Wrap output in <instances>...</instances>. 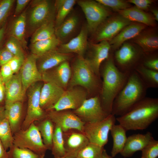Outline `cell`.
Here are the masks:
<instances>
[{
  "label": "cell",
  "mask_w": 158,
  "mask_h": 158,
  "mask_svg": "<svg viewBox=\"0 0 158 158\" xmlns=\"http://www.w3.org/2000/svg\"><path fill=\"white\" fill-rule=\"evenodd\" d=\"M158 117V99L145 97L116 120L127 131L146 129Z\"/></svg>",
  "instance_id": "obj_1"
},
{
  "label": "cell",
  "mask_w": 158,
  "mask_h": 158,
  "mask_svg": "<svg viewBox=\"0 0 158 158\" xmlns=\"http://www.w3.org/2000/svg\"><path fill=\"white\" fill-rule=\"evenodd\" d=\"M103 67V80L99 96L102 108L110 114L114 101L126 83L130 73L120 71L111 56L106 60Z\"/></svg>",
  "instance_id": "obj_2"
},
{
  "label": "cell",
  "mask_w": 158,
  "mask_h": 158,
  "mask_svg": "<svg viewBox=\"0 0 158 158\" xmlns=\"http://www.w3.org/2000/svg\"><path fill=\"white\" fill-rule=\"evenodd\" d=\"M148 88L135 71L131 72L125 85L114 101L111 114L119 116L127 112L145 97Z\"/></svg>",
  "instance_id": "obj_3"
},
{
  "label": "cell",
  "mask_w": 158,
  "mask_h": 158,
  "mask_svg": "<svg viewBox=\"0 0 158 158\" xmlns=\"http://www.w3.org/2000/svg\"><path fill=\"white\" fill-rule=\"evenodd\" d=\"M26 9V36L31 35L42 25L54 21L55 1L35 0Z\"/></svg>",
  "instance_id": "obj_4"
},
{
  "label": "cell",
  "mask_w": 158,
  "mask_h": 158,
  "mask_svg": "<svg viewBox=\"0 0 158 158\" xmlns=\"http://www.w3.org/2000/svg\"><path fill=\"white\" fill-rule=\"evenodd\" d=\"M84 56H78L72 65V73L68 86L70 89L77 85L82 86L91 93H99L102 84Z\"/></svg>",
  "instance_id": "obj_5"
},
{
  "label": "cell",
  "mask_w": 158,
  "mask_h": 158,
  "mask_svg": "<svg viewBox=\"0 0 158 158\" xmlns=\"http://www.w3.org/2000/svg\"><path fill=\"white\" fill-rule=\"evenodd\" d=\"M13 145L27 148L40 155H45L48 150L44 144L38 128L32 123L25 130L21 129L13 134Z\"/></svg>",
  "instance_id": "obj_6"
},
{
  "label": "cell",
  "mask_w": 158,
  "mask_h": 158,
  "mask_svg": "<svg viewBox=\"0 0 158 158\" xmlns=\"http://www.w3.org/2000/svg\"><path fill=\"white\" fill-rule=\"evenodd\" d=\"M76 3L85 15L88 33L91 35L111 14L106 7L96 0H79Z\"/></svg>",
  "instance_id": "obj_7"
},
{
  "label": "cell",
  "mask_w": 158,
  "mask_h": 158,
  "mask_svg": "<svg viewBox=\"0 0 158 158\" xmlns=\"http://www.w3.org/2000/svg\"><path fill=\"white\" fill-rule=\"evenodd\" d=\"M116 120L115 116L110 114L102 121L85 123L82 133L90 142L104 147L108 142L109 133Z\"/></svg>",
  "instance_id": "obj_8"
},
{
  "label": "cell",
  "mask_w": 158,
  "mask_h": 158,
  "mask_svg": "<svg viewBox=\"0 0 158 158\" xmlns=\"http://www.w3.org/2000/svg\"><path fill=\"white\" fill-rule=\"evenodd\" d=\"M42 85L39 82L30 86L27 90L28 107L25 117L21 129H27L32 123L40 121L47 117L40 103V92Z\"/></svg>",
  "instance_id": "obj_9"
},
{
  "label": "cell",
  "mask_w": 158,
  "mask_h": 158,
  "mask_svg": "<svg viewBox=\"0 0 158 158\" xmlns=\"http://www.w3.org/2000/svg\"><path fill=\"white\" fill-rule=\"evenodd\" d=\"M131 21L121 16L109 17L97 28L92 35V42L97 43L104 40L110 41Z\"/></svg>",
  "instance_id": "obj_10"
},
{
  "label": "cell",
  "mask_w": 158,
  "mask_h": 158,
  "mask_svg": "<svg viewBox=\"0 0 158 158\" xmlns=\"http://www.w3.org/2000/svg\"><path fill=\"white\" fill-rule=\"evenodd\" d=\"M73 111L85 123L102 121L109 114L102 108L98 95L87 99L80 107Z\"/></svg>",
  "instance_id": "obj_11"
},
{
  "label": "cell",
  "mask_w": 158,
  "mask_h": 158,
  "mask_svg": "<svg viewBox=\"0 0 158 158\" xmlns=\"http://www.w3.org/2000/svg\"><path fill=\"white\" fill-rule=\"evenodd\" d=\"M140 55V52L131 44L124 43L114 54V59L118 65L116 67L123 72L130 73L138 65L137 62Z\"/></svg>",
  "instance_id": "obj_12"
},
{
  "label": "cell",
  "mask_w": 158,
  "mask_h": 158,
  "mask_svg": "<svg viewBox=\"0 0 158 158\" xmlns=\"http://www.w3.org/2000/svg\"><path fill=\"white\" fill-rule=\"evenodd\" d=\"M47 117L54 125L59 126L63 132L75 129L83 132L85 123L73 112L69 110L47 111Z\"/></svg>",
  "instance_id": "obj_13"
},
{
  "label": "cell",
  "mask_w": 158,
  "mask_h": 158,
  "mask_svg": "<svg viewBox=\"0 0 158 158\" xmlns=\"http://www.w3.org/2000/svg\"><path fill=\"white\" fill-rule=\"evenodd\" d=\"M87 95L85 91L81 88L75 87L68 89L65 90L58 102L49 110L58 111L77 109L87 99Z\"/></svg>",
  "instance_id": "obj_14"
},
{
  "label": "cell",
  "mask_w": 158,
  "mask_h": 158,
  "mask_svg": "<svg viewBox=\"0 0 158 158\" xmlns=\"http://www.w3.org/2000/svg\"><path fill=\"white\" fill-rule=\"evenodd\" d=\"M65 157L76 158L79 152L89 142L81 132L71 129L63 132Z\"/></svg>",
  "instance_id": "obj_15"
},
{
  "label": "cell",
  "mask_w": 158,
  "mask_h": 158,
  "mask_svg": "<svg viewBox=\"0 0 158 158\" xmlns=\"http://www.w3.org/2000/svg\"><path fill=\"white\" fill-rule=\"evenodd\" d=\"M89 56L85 59L96 74L99 77L100 69L102 63L109 56L111 49L108 41H102L97 43L88 42Z\"/></svg>",
  "instance_id": "obj_16"
},
{
  "label": "cell",
  "mask_w": 158,
  "mask_h": 158,
  "mask_svg": "<svg viewBox=\"0 0 158 158\" xmlns=\"http://www.w3.org/2000/svg\"><path fill=\"white\" fill-rule=\"evenodd\" d=\"M37 57L32 54L25 58L19 73L25 94L28 88L32 84L42 81V74L36 64Z\"/></svg>",
  "instance_id": "obj_17"
},
{
  "label": "cell",
  "mask_w": 158,
  "mask_h": 158,
  "mask_svg": "<svg viewBox=\"0 0 158 158\" xmlns=\"http://www.w3.org/2000/svg\"><path fill=\"white\" fill-rule=\"evenodd\" d=\"M71 69L68 61L63 62L43 73L42 81L54 83L64 89L71 77Z\"/></svg>",
  "instance_id": "obj_18"
},
{
  "label": "cell",
  "mask_w": 158,
  "mask_h": 158,
  "mask_svg": "<svg viewBox=\"0 0 158 158\" xmlns=\"http://www.w3.org/2000/svg\"><path fill=\"white\" fill-rule=\"evenodd\" d=\"M88 34L86 24L82 27L77 35L66 43L61 44L58 50L63 53H75L78 56H83L87 47Z\"/></svg>",
  "instance_id": "obj_19"
},
{
  "label": "cell",
  "mask_w": 158,
  "mask_h": 158,
  "mask_svg": "<svg viewBox=\"0 0 158 158\" xmlns=\"http://www.w3.org/2000/svg\"><path fill=\"white\" fill-rule=\"evenodd\" d=\"M72 54L64 53L57 49L50 51L37 58L38 69L42 74L47 71L57 66L61 63L70 60Z\"/></svg>",
  "instance_id": "obj_20"
},
{
  "label": "cell",
  "mask_w": 158,
  "mask_h": 158,
  "mask_svg": "<svg viewBox=\"0 0 158 158\" xmlns=\"http://www.w3.org/2000/svg\"><path fill=\"white\" fill-rule=\"evenodd\" d=\"M65 91L61 87L52 83L45 82L40 95V107L44 111L49 110L59 99Z\"/></svg>",
  "instance_id": "obj_21"
},
{
  "label": "cell",
  "mask_w": 158,
  "mask_h": 158,
  "mask_svg": "<svg viewBox=\"0 0 158 158\" xmlns=\"http://www.w3.org/2000/svg\"><path fill=\"white\" fill-rule=\"evenodd\" d=\"M153 138L150 132L145 134L130 135L127 137L123 148L120 153L124 157H131L137 151H142Z\"/></svg>",
  "instance_id": "obj_22"
},
{
  "label": "cell",
  "mask_w": 158,
  "mask_h": 158,
  "mask_svg": "<svg viewBox=\"0 0 158 158\" xmlns=\"http://www.w3.org/2000/svg\"><path fill=\"white\" fill-rule=\"evenodd\" d=\"M5 106L17 102H22L25 94L19 72L14 74L12 78L5 83Z\"/></svg>",
  "instance_id": "obj_23"
},
{
  "label": "cell",
  "mask_w": 158,
  "mask_h": 158,
  "mask_svg": "<svg viewBox=\"0 0 158 158\" xmlns=\"http://www.w3.org/2000/svg\"><path fill=\"white\" fill-rule=\"evenodd\" d=\"M145 27V25L142 23H131L109 42L111 48L114 50L116 49L126 41L137 36Z\"/></svg>",
  "instance_id": "obj_24"
},
{
  "label": "cell",
  "mask_w": 158,
  "mask_h": 158,
  "mask_svg": "<svg viewBox=\"0 0 158 158\" xmlns=\"http://www.w3.org/2000/svg\"><path fill=\"white\" fill-rule=\"evenodd\" d=\"M78 16L71 12L55 30V36L61 44L66 43L76 30L79 23Z\"/></svg>",
  "instance_id": "obj_25"
},
{
  "label": "cell",
  "mask_w": 158,
  "mask_h": 158,
  "mask_svg": "<svg viewBox=\"0 0 158 158\" xmlns=\"http://www.w3.org/2000/svg\"><path fill=\"white\" fill-rule=\"evenodd\" d=\"M117 11L119 14L131 22H136L145 25L153 27L156 25L153 16L136 7H130Z\"/></svg>",
  "instance_id": "obj_26"
},
{
  "label": "cell",
  "mask_w": 158,
  "mask_h": 158,
  "mask_svg": "<svg viewBox=\"0 0 158 158\" xmlns=\"http://www.w3.org/2000/svg\"><path fill=\"white\" fill-rule=\"evenodd\" d=\"M6 118L8 120L13 135L21 129L23 111V104L17 102L5 106Z\"/></svg>",
  "instance_id": "obj_27"
},
{
  "label": "cell",
  "mask_w": 158,
  "mask_h": 158,
  "mask_svg": "<svg viewBox=\"0 0 158 158\" xmlns=\"http://www.w3.org/2000/svg\"><path fill=\"white\" fill-rule=\"evenodd\" d=\"M10 36L13 37L19 40L25 49L27 42L26 36V10L13 20L9 31Z\"/></svg>",
  "instance_id": "obj_28"
},
{
  "label": "cell",
  "mask_w": 158,
  "mask_h": 158,
  "mask_svg": "<svg viewBox=\"0 0 158 158\" xmlns=\"http://www.w3.org/2000/svg\"><path fill=\"white\" fill-rule=\"evenodd\" d=\"M127 131L120 124H114L110 130L113 140V145L111 152V156L115 157L122 151L125 144L127 137Z\"/></svg>",
  "instance_id": "obj_29"
},
{
  "label": "cell",
  "mask_w": 158,
  "mask_h": 158,
  "mask_svg": "<svg viewBox=\"0 0 158 158\" xmlns=\"http://www.w3.org/2000/svg\"><path fill=\"white\" fill-rule=\"evenodd\" d=\"M76 0H56L55 1V29L57 28L71 12L76 3Z\"/></svg>",
  "instance_id": "obj_30"
},
{
  "label": "cell",
  "mask_w": 158,
  "mask_h": 158,
  "mask_svg": "<svg viewBox=\"0 0 158 158\" xmlns=\"http://www.w3.org/2000/svg\"><path fill=\"white\" fill-rule=\"evenodd\" d=\"M61 44L55 35L48 39L30 43V49L31 54L37 57L57 49Z\"/></svg>",
  "instance_id": "obj_31"
},
{
  "label": "cell",
  "mask_w": 158,
  "mask_h": 158,
  "mask_svg": "<svg viewBox=\"0 0 158 158\" xmlns=\"http://www.w3.org/2000/svg\"><path fill=\"white\" fill-rule=\"evenodd\" d=\"M134 39V42L145 52L154 51L158 49V37L154 33H140Z\"/></svg>",
  "instance_id": "obj_32"
},
{
  "label": "cell",
  "mask_w": 158,
  "mask_h": 158,
  "mask_svg": "<svg viewBox=\"0 0 158 158\" xmlns=\"http://www.w3.org/2000/svg\"><path fill=\"white\" fill-rule=\"evenodd\" d=\"M37 122V124H35L40 133L43 142L48 150H51L54 125L47 117Z\"/></svg>",
  "instance_id": "obj_33"
},
{
  "label": "cell",
  "mask_w": 158,
  "mask_h": 158,
  "mask_svg": "<svg viewBox=\"0 0 158 158\" xmlns=\"http://www.w3.org/2000/svg\"><path fill=\"white\" fill-rule=\"evenodd\" d=\"M134 71L148 88L158 87V71L148 69L140 64L135 67Z\"/></svg>",
  "instance_id": "obj_34"
},
{
  "label": "cell",
  "mask_w": 158,
  "mask_h": 158,
  "mask_svg": "<svg viewBox=\"0 0 158 158\" xmlns=\"http://www.w3.org/2000/svg\"><path fill=\"white\" fill-rule=\"evenodd\" d=\"M51 150L54 158L65 156L63 132L61 128L56 125H54Z\"/></svg>",
  "instance_id": "obj_35"
},
{
  "label": "cell",
  "mask_w": 158,
  "mask_h": 158,
  "mask_svg": "<svg viewBox=\"0 0 158 158\" xmlns=\"http://www.w3.org/2000/svg\"><path fill=\"white\" fill-rule=\"evenodd\" d=\"M54 21L45 24L37 28L31 35L30 43L46 40L55 35Z\"/></svg>",
  "instance_id": "obj_36"
},
{
  "label": "cell",
  "mask_w": 158,
  "mask_h": 158,
  "mask_svg": "<svg viewBox=\"0 0 158 158\" xmlns=\"http://www.w3.org/2000/svg\"><path fill=\"white\" fill-rule=\"evenodd\" d=\"M0 140L6 151L13 146V135L6 118L0 122Z\"/></svg>",
  "instance_id": "obj_37"
},
{
  "label": "cell",
  "mask_w": 158,
  "mask_h": 158,
  "mask_svg": "<svg viewBox=\"0 0 158 158\" xmlns=\"http://www.w3.org/2000/svg\"><path fill=\"white\" fill-rule=\"evenodd\" d=\"M104 150L103 147L89 142L79 152L76 158H102Z\"/></svg>",
  "instance_id": "obj_38"
},
{
  "label": "cell",
  "mask_w": 158,
  "mask_h": 158,
  "mask_svg": "<svg viewBox=\"0 0 158 158\" xmlns=\"http://www.w3.org/2000/svg\"><path fill=\"white\" fill-rule=\"evenodd\" d=\"M8 158H44L45 155L37 154L27 148L13 146L7 152Z\"/></svg>",
  "instance_id": "obj_39"
},
{
  "label": "cell",
  "mask_w": 158,
  "mask_h": 158,
  "mask_svg": "<svg viewBox=\"0 0 158 158\" xmlns=\"http://www.w3.org/2000/svg\"><path fill=\"white\" fill-rule=\"evenodd\" d=\"M5 47L14 56H25L23 48L20 41L15 38L10 36Z\"/></svg>",
  "instance_id": "obj_40"
},
{
  "label": "cell",
  "mask_w": 158,
  "mask_h": 158,
  "mask_svg": "<svg viewBox=\"0 0 158 158\" xmlns=\"http://www.w3.org/2000/svg\"><path fill=\"white\" fill-rule=\"evenodd\" d=\"M141 151L142 158H157L158 156V141L153 138Z\"/></svg>",
  "instance_id": "obj_41"
},
{
  "label": "cell",
  "mask_w": 158,
  "mask_h": 158,
  "mask_svg": "<svg viewBox=\"0 0 158 158\" xmlns=\"http://www.w3.org/2000/svg\"><path fill=\"white\" fill-rule=\"evenodd\" d=\"M97 2L106 7L111 8L116 11L123 10L130 7L127 1L122 0H96Z\"/></svg>",
  "instance_id": "obj_42"
},
{
  "label": "cell",
  "mask_w": 158,
  "mask_h": 158,
  "mask_svg": "<svg viewBox=\"0 0 158 158\" xmlns=\"http://www.w3.org/2000/svg\"><path fill=\"white\" fill-rule=\"evenodd\" d=\"M15 1L14 0H3L0 3V25L5 20Z\"/></svg>",
  "instance_id": "obj_43"
},
{
  "label": "cell",
  "mask_w": 158,
  "mask_h": 158,
  "mask_svg": "<svg viewBox=\"0 0 158 158\" xmlns=\"http://www.w3.org/2000/svg\"><path fill=\"white\" fill-rule=\"evenodd\" d=\"M25 56H14L8 63L14 74L19 72L25 60Z\"/></svg>",
  "instance_id": "obj_44"
},
{
  "label": "cell",
  "mask_w": 158,
  "mask_h": 158,
  "mask_svg": "<svg viewBox=\"0 0 158 158\" xmlns=\"http://www.w3.org/2000/svg\"><path fill=\"white\" fill-rule=\"evenodd\" d=\"M14 74L8 63L1 66L0 75L4 84L9 80Z\"/></svg>",
  "instance_id": "obj_45"
},
{
  "label": "cell",
  "mask_w": 158,
  "mask_h": 158,
  "mask_svg": "<svg viewBox=\"0 0 158 158\" xmlns=\"http://www.w3.org/2000/svg\"><path fill=\"white\" fill-rule=\"evenodd\" d=\"M14 56L5 47L0 50V66L8 63Z\"/></svg>",
  "instance_id": "obj_46"
},
{
  "label": "cell",
  "mask_w": 158,
  "mask_h": 158,
  "mask_svg": "<svg viewBox=\"0 0 158 158\" xmlns=\"http://www.w3.org/2000/svg\"><path fill=\"white\" fill-rule=\"evenodd\" d=\"M140 64L148 69L158 71V59L157 57L147 58Z\"/></svg>",
  "instance_id": "obj_47"
},
{
  "label": "cell",
  "mask_w": 158,
  "mask_h": 158,
  "mask_svg": "<svg viewBox=\"0 0 158 158\" xmlns=\"http://www.w3.org/2000/svg\"><path fill=\"white\" fill-rule=\"evenodd\" d=\"M127 1L134 4L136 7L142 10L147 9L153 2L151 0H128Z\"/></svg>",
  "instance_id": "obj_48"
},
{
  "label": "cell",
  "mask_w": 158,
  "mask_h": 158,
  "mask_svg": "<svg viewBox=\"0 0 158 158\" xmlns=\"http://www.w3.org/2000/svg\"><path fill=\"white\" fill-rule=\"evenodd\" d=\"M30 0H17L14 16L17 17L21 14L24 11L28 3L30 2Z\"/></svg>",
  "instance_id": "obj_49"
},
{
  "label": "cell",
  "mask_w": 158,
  "mask_h": 158,
  "mask_svg": "<svg viewBox=\"0 0 158 158\" xmlns=\"http://www.w3.org/2000/svg\"><path fill=\"white\" fill-rule=\"evenodd\" d=\"M5 84L3 82L0 75V104L5 101Z\"/></svg>",
  "instance_id": "obj_50"
},
{
  "label": "cell",
  "mask_w": 158,
  "mask_h": 158,
  "mask_svg": "<svg viewBox=\"0 0 158 158\" xmlns=\"http://www.w3.org/2000/svg\"><path fill=\"white\" fill-rule=\"evenodd\" d=\"M0 158H8L7 152L0 140Z\"/></svg>",
  "instance_id": "obj_51"
},
{
  "label": "cell",
  "mask_w": 158,
  "mask_h": 158,
  "mask_svg": "<svg viewBox=\"0 0 158 158\" xmlns=\"http://www.w3.org/2000/svg\"><path fill=\"white\" fill-rule=\"evenodd\" d=\"M6 118L5 106L0 105V122Z\"/></svg>",
  "instance_id": "obj_52"
},
{
  "label": "cell",
  "mask_w": 158,
  "mask_h": 158,
  "mask_svg": "<svg viewBox=\"0 0 158 158\" xmlns=\"http://www.w3.org/2000/svg\"><path fill=\"white\" fill-rule=\"evenodd\" d=\"M5 27L3 26L0 29V45L5 32Z\"/></svg>",
  "instance_id": "obj_53"
},
{
  "label": "cell",
  "mask_w": 158,
  "mask_h": 158,
  "mask_svg": "<svg viewBox=\"0 0 158 158\" xmlns=\"http://www.w3.org/2000/svg\"><path fill=\"white\" fill-rule=\"evenodd\" d=\"M153 17L155 20L158 21V11L157 9H153L152 11Z\"/></svg>",
  "instance_id": "obj_54"
},
{
  "label": "cell",
  "mask_w": 158,
  "mask_h": 158,
  "mask_svg": "<svg viewBox=\"0 0 158 158\" xmlns=\"http://www.w3.org/2000/svg\"><path fill=\"white\" fill-rule=\"evenodd\" d=\"M102 158H113V157L108 155L106 150L104 149L103 152Z\"/></svg>",
  "instance_id": "obj_55"
},
{
  "label": "cell",
  "mask_w": 158,
  "mask_h": 158,
  "mask_svg": "<svg viewBox=\"0 0 158 158\" xmlns=\"http://www.w3.org/2000/svg\"><path fill=\"white\" fill-rule=\"evenodd\" d=\"M67 158L66 157H59V158Z\"/></svg>",
  "instance_id": "obj_56"
},
{
  "label": "cell",
  "mask_w": 158,
  "mask_h": 158,
  "mask_svg": "<svg viewBox=\"0 0 158 158\" xmlns=\"http://www.w3.org/2000/svg\"><path fill=\"white\" fill-rule=\"evenodd\" d=\"M1 0H0V3H1Z\"/></svg>",
  "instance_id": "obj_57"
},
{
  "label": "cell",
  "mask_w": 158,
  "mask_h": 158,
  "mask_svg": "<svg viewBox=\"0 0 158 158\" xmlns=\"http://www.w3.org/2000/svg\"></svg>",
  "instance_id": "obj_58"
}]
</instances>
